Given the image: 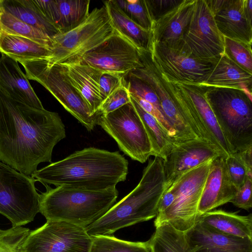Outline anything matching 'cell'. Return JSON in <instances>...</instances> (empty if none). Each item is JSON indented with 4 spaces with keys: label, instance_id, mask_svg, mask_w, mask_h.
Returning <instances> with one entry per match:
<instances>
[{
    "label": "cell",
    "instance_id": "cell-1",
    "mask_svg": "<svg viewBox=\"0 0 252 252\" xmlns=\"http://www.w3.org/2000/svg\"><path fill=\"white\" fill-rule=\"evenodd\" d=\"M66 136L59 114L15 100L0 89V160L31 176L51 162L55 145Z\"/></svg>",
    "mask_w": 252,
    "mask_h": 252
},
{
    "label": "cell",
    "instance_id": "cell-2",
    "mask_svg": "<svg viewBox=\"0 0 252 252\" xmlns=\"http://www.w3.org/2000/svg\"><path fill=\"white\" fill-rule=\"evenodd\" d=\"M128 165L118 151L89 147L37 170L31 177L44 185L103 190L125 181Z\"/></svg>",
    "mask_w": 252,
    "mask_h": 252
},
{
    "label": "cell",
    "instance_id": "cell-3",
    "mask_svg": "<svg viewBox=\"0 0 252 252\" xmlns=\"http://www.w3.org/2000/svg\"><path fill=\"white\" fill-rule=\"evenodd\" d=\"M163 159H149L137 186L104 215L86 228L91 236L112 235L116 231L156 217L168 189Z\"/></svg>",
    "mask_w": 252,
    "mask_h": 252
},
{
    "label": "cell",
    "instance_id": "cell-4",
    "mask_svg": "<svg viewBox=\"0 0 252 252\" xmlns=\"http://www.w3.org/2000/svg\"><path fill=\"white\" fill-rule=\"evenodd\" d=\"M39 194V213L47 221H62L86 228L104 215L115 203L116 188L88 190L44 185Z\"/></svg>",
    "mask_w": 252,
    "mask_h": 252
},
{
    "label": "cell",
    "instance_id": "cell-5",
    "mask_svg": "<svg viewBox=\"0 0 252 252\" xmlns=\"http://www.w3.org/2000/svg\"><path fill=\"white\" fill-rule=\"evenodd\" d=\"M142 65L129 73L147 83L157 94L162 110L177 134V145L198 138L201 125L189 95L179 83L168 81L153 61L150 52L140 50Z\"/></svg>",
    "mask_w": 252,
    "mask_h": 252
},
{
    "label": "cell",
    "instance_id": "cell-6",
    "mask_svg": "<svg viewBox=\"0 0 252 252\" xmlns=\"http://www.w3.org/2000/svg\"><path fill=\"white\" fill-rule=\"evenodd\" d=\"M204 86L232 154L252 148V98L237 89Z\"/></svg>",
    "mask_w": 252,
    "mask_h": 252
},
{
    "label": "cell",
    "instance_id": "cell-7",
    "mask_svg": "<svg viewBox=\"0 0 252 252\" xmlns=\"http://www.w3.org/2000/svg\"><path fill=\"white\" fill-rule=\"evenodd\" d=\"M115 33L105 6L95 8L76 28L52 38V56L47 61L51 64H77L85 54Z\"/></svg>",
    "mask_w": 252,
    "mask_h": 252
},
{
    "label": "cell",
    "instance_id": "cell-8",
    "mask_svg": "<svg viewBox=\"0 0 252 252\" xmlns=\"http://www.w3.org/2000/svg\"><path fill=\"white\" fill-rule=\"evenodd\" d=\"M20 63L29 80L42 85L88 131L98 125L102 113L93 114L81 94L67 80L60 64H51L47 60Z\"/></svg>",
    "mask_w": 252,
    "mask_h": 252
},
{
    "label": "cell",
    "instance_id": "cell-9",
    "mask_svg": "<svg viewBox=\"0 0 252 252\" xmlns=\"http://www.w3.org/2000/svg\"><path fill=\"white\" fill-rule=\"evenodd\" d=\"M36 180L0 160V214L12 226H22L39 213V194Z\"/></svg>",
    "mask_w": 252,
    "mask_h": 252
},
{
    "label": "cell",
    "instance_id": "cell-10",
    "mask_svg": "<svg viewBox=\"0 0 252 252\" xmlns=\"http://www.w3.org/2000/svg\"><path fill=\"white\" fill-rule=\"evenodd\" d=\"M214 159L184 173L170 186L175 192L174 201L167 209L157 216L155 227L166 221L176 229L185 232L196 223L199 218V203Z\"/></svg>",
    "mask_w": 252,
    "mask_h": 252
},
{
    "label": "cell",
    "instance_id": "cell-11",
    "mask_svg": "<svg viewBox=\"0 0 252 252\" xmlns=\"http://www.w3.org/2000/svg\"><path fill=\"white\" fill-rule=\"evenodd\" d=\"M98 125L116 141L121 150L133 160L143 163L153 156L143 123L131 101L108 114H101Z\"/></svg>",
    "mask_w": 252,
    "mask_h": 252
},
{
    "label": "cell",
    "instance_id": "cell-12",
    "mask_svg": "<svg viewBox=\"0 0 252 252\" xmlns=\"http://www.w3.org/2000/svg\"><path fill=\"white\" fill-rule=\"evenodd\" d=\"M179 49L214 63L224 53V36L218 30L206 0H195L193 13Z\"/></svg>",
    "mask_w": 252,
    "mask_h": 252
},
{
    "label": "cell",
    "instance_id": "cell-13",
    "mask_svg": "<svg viewBox=\"0 0 252 252\" xmlns=\"http://www.w3.org/2000/svg\"><path fill=\"white\" fill-rule=\"evenodd\" d=\"M93 238L86 228L62 221H47L30 231L22 252H89Z\"/></svg>",
    "mask_w": 252,
    "mask_h": 252
},
{
    "label": "cell",
    "instance_id": "cell-14",
    "mask_svg": "<svg viewBox=\"0 0 252 252\" xmlns=\"http://www.w3.org/2000/svg\"><path fill=\"white\" fill-rule=\"evenodd\" d=\"M151 58L168 81L179 84L202 85L215 63L198 59L181 49L170 48L152 41Z\"/></svg>",
    "mask_w": 252,
    "mask_h": 252
},
{
    "label": "cell",
    "instance_id": "cell-15",
    "mask_svg": "<svg viewBox=\"0 0 252 252\" xmlns=\"http://www.w3.org/2000/svg\"><path fill=\"white\" fill-rule=\"evenodd\" d=\"M140 55V50L133 44L115 32L85 54L78 63L91 66L102 73L125 75L142 65Z\"/></svg>",
    "mask_w": 252,
    "mask_h": 252
},
{
    "label": "cell",
    "instance_id": "cell-16",
    "mask_svg": "<svg viewBox=\"0 0 252 252\" xmlns=\"http://www.w3.org/2000/svg\"><path fill=\"white\" fill-rule=\"evenodd\" d=\"M220 156L225 158L215 145L198 138L176 145L163 159L168 188L184 173Z\"/></svg>",
    "mask_w": 252,
    "mask_h": 252
},
{
    "label": "cell",
    "instance_id": "cell-17",
    "mask_svg": "<svg viewBox=\"0 0 252 252\" xmlns=\"http://www.w3.org/2000/svg\"><path fill=\"white\" fill-rule=\"evenodd\" d=\"M206 0L224 37L252 45V23L246 17L244 0Z\"/></svg>",
    "mask_w": 252,
    "mask_h": 252
},
{
    "label": "cell",
    "instance_id": "cell-18",
    "mask_svg": "<svg viewBox=\"0 0 252 252\" xmlns=\"http://www.w3.org/2000/svg\"><path fill=\"white\" fill-rule=\"evenodd\" d=\"M185 232L189 252H252V239L222 234L199 221Z\"/></svg>",
    "mask_w": 252,
    "mask_h": 252
},
{
    "label": "cell",
    "instance_id": "cell-19",
    "mask_svg": "<svg viewBox=\"0 0 252 252\" xmlns=\"http://www.w3.org/2000/svg\"><path fill=\"white\" fill-rule=\"evenodd\" d=\"M225 158L220 156L212 161L197 209L199 217L230 202L238 191L229 177Z\"/></svg>",
    "mask_w": 252,
    "mask_h": 252
},
{
    "label": "cell",
    "instance_id": "cell-20",
    "mask_svg": "<svg viewBox=\"0 0 252 252\" xmlns=\"http://www.w3.org/2000/svg\"><path fill=\"white\" fill-rule=\"evenodd\" d=\"M195 2V0H183L158 18L151 30L152 40L172 48L179 49Z\"/></svg>",
    "mask_w": 252,
    "mask_h": 252
},
{
    "label": "cell",
    "instance_id": "cell-21",
    "mask_svg": "<svg viewBox=\"0 0 252 252\" xmlns=\"http://www.w3.org/2000/svg\"><path fill=\"white\" fill-rule=\"evenodd\" d=\"M18 62L4 54L0 57V89L13 99L35 108L44 109Z\"/></svg>",
    "mask_w": 252,
    "mask_h": 252
},
{
    "label": "cell",
    "instance_id": "cell-22",
    "mask_svg": "<svg viewBox=\"0 0 252 252\" xmlns=\"http://www.w3.org/2000/svg\"><path fill=\"white\" fill-rule=\"evenodd\" d=\"M180 84L192 102L202 128L210 142L216 146L225 158L231 155L230 148L206 97L205 87L196 84Z\"/></svg>",
    "mask_w": 252,
    "mask_h": 252
},
{
    "label": "cell",
    "instance_id": "cell-23",
    "mask_svg": "<svg viewBox=\"0 0 252 252\" xmlns=\"http://www.w3.org/2000/svg\"><path fill=\"white\" fill-rule=\"evenodd\" d=\"M61 65L67 80L81 94L93 114L101 113L100 107L103 99L99 88V79L102 72L78 63Z\"/></svg>",
    "mask_w": 252,
    "mask_h": 252
},
{
    "label": "cell",
    "instance_id": "cell-24",
    "mask_svg": "<svg viewBox=\"0 0 252 252\" xmlns=\"http://www.w3.org/2000/svg\"><path fill=\"white\" fill-rule=\"evenodd\" d=\"M201 85L241 90L252 98V74L238 66L224 53Z\"/></svg>",
    "mask_w": 252,
    "mask_h": 252
},
{
    "label": "cell",
    "instance_id": "cell-25",
    "mask_svg": "<svg viewBox=\"0 0 252 252\" xmlns=\"http://www.w3.org/2000/svg\"><path fill=\"white\" fill-rule=\"evenodd\" d=\"M103 2L115 32L131 42L139 50L150 52L152 38L151 31L143 28L129 19L114 0Z\"/></svg>",
    "mask_w": 252,
    "mask_h": 252
},
{
    "label": "cell",
    "instance_id": "cell-26",
    "mask_svg": "<svg viewBox=\"0 0 252 252\" xmlns=\"http://www.w3.org/2000/svg\"><path fill=\"white\" fill-rule=\"evenodd\" d=\"M223 234L252 239V216H240L221 210L201 215L198 220Z\"/></svg>",
    "mask_w": 252,
    "mask_h": 252
},
{
    "label": "cell",
    "instance_id": "cell-27",
    "mask_svg": "<svg viewBox=\"0 0 252 252\" xmlns=\"http://www.w3.org/2000/svg\"><path fill=\"white\" fill-rule=\"evenodd\" d=\"M0 52L18 62L49 60L50 47L30 39L9 34L1 30Z\"/></svg>",
    "mask_w": 252,
    "mask_h": 252
},
{
    "label": "cell",
    "instance_id": "cell-28",
    "mask_svg": "<svg viewBox=\"0 0 252 252\" xmlns=\"http://www.w3.org/2000/svg\"><path fill=\"white\" fill-rule=\"evenodd\" d=\"M2 9L48 35L52 39L60 33L42 14L33 0H0Z\"/></svg>",
    "mask_w": 252,
    "mask_h": 252
},
{
    "label": "cell",
    "instance_id": "cell-29",
    "mask_svg": "<svg viewBox=\"0 0 252 252\" xmlns=\"http://www.w3.org/2000/svg\"><path fill=\"white\" fill-rule=\"evenodd\" d=\"M130 101L143 123L151 143L153 156L165 159L176 145L175 141L158 121L144 111L131 97Z\"/></svg>",
    "mask_w": 252,
    "mask_h": 252
},
{
    "label": "cell",
    "instance_id": "cell-30",
    "mask_svg": "<svg viewBox=\"0 0 252 252\" xmlns=\"http://www.w3.org/2000/svg\"><path fill=\"white\" fill-rule=\"evenodd\" d=\"M148 241L151 252H189L185 232L164 221L156 226Z\"/></svg>",
    "mask_w": 252,
    "mask_h": 252
},
{
    "label": "cell",
    "instance_id": "cell-31",
    "mask_svg": "<svg viewBox=\"0 0 252 252\" xmlns=\"http://www.w3.org/2000/svg\"><path fill=\"white\" fill-rule=\"evenodd\" d=\"M59 21L57 28L60 33L66 32L81 24L88 17L89 0H57Z\"/></svg>",
    "mask_w": 252,
    "mask_h": 252
},
{
    "label": "cell",
    "instance_id": "cell-32",
    "mask_svg": "<svg viewBox=\"0 0 252 252\" xmlns=\"http://www.w3.org/2000/svg\"><path fill=\"white\" fill-rule=\"evenodd\" d=\"M0 25L1 30L6 33L26 37L51 48L52 39L48 35L4 10L1 6Z\"/></svg>",
    "mask_w": 252,
    "mask_h": 252
},
{
    "label": "cell",
    "instance_id": "cell-33",
    "mask_svg": "<svg viewBox=\"0 0 252 252\" xmlns=\"http://www.w3.org/2000/svg\"><path fill=\"white\" fill-rule=\"evenodd\" d=\"M92 238L89 252H151L148 241H127L112 235H98Z\"/></svg>",
    "mask_w": 252,
    "mask_h": 252
},
{
    "label": "cell",
    "instance_id": "cell-34",
    "mask_svg": "<svg viewBox=\"0 0 252 252\" xmlns=\"http://www.w3.org/2000/svg\"><path fill=\"white\" fill-rule=\"evenodd\" d=\"M117 5L132 21L151 31L153 22L146 0H114Z\"/></svg>",
    "mask_w": 252,
    "mask_h": 252
},
{
    "label": "cell",
    "instance_id": "cell-35",
    "mask_svg": "<svg viewBox=\"0 0 252 252\" xmlns=\"http://www.w3.org/2000/svg\"><path fill=\"white\" fill-rule=\"evenodd\" d=\"M224 53L235 64L252 74V45L224 37Z\"/></svg>",
    "mask_w": 252,
    "mask_h": 252
},
{
    "label": "cell",
    "instance_id": "cell-36",
    "mask_svg": "<svg viewBox=\"0 0 252 252\" xmlns=\"http://www.w3.org/2000/svg\"><path fill=\"white\" fill-rule=\"evenodd\" d=\"M30 230L22 226H12L0 237V252H22L23 243Z\"/></svg>",
    "mask_w": 252,
    "mask_h": 252
},
{
    "label": "cell",
    "instance_id": "cell-37",
    "mask_svg": "<svg viewBox=\"0 0 252 252\" xmlns=\"http://www.w3.org/2000/svg\"><path fill=\"white\" fill-rule=\"evenodd\" d=\"M227 169L230 179L238 189L244 185L247 176L252 177L238 153L231 154L225 158Z\"/></svg>",
    "mask_w": 252,
    "mask_h": 252
},
{
    "label": "cell",
    "instance_id": "cell-38",
    "mask_svg": "<svg viewBox=\"0 0 252 252\" xmlns=\"http://www.w3.org/2000/svg\"><path fill=\"white\" fill-rule=\"evenodd\" d=\"M130 102L129 93L123 82V84L103 101L100 111L102 114H107Z\"/></svg>",
    "mask_w": 252,
    "mask_h": 252
},
{
    "label": "cell",
    "instance_id": "cell-39",
    "mask_svg": "<svg viewBox=\"0 0 252 252\" xmlns=\"http://www.w3.org/2000/svg\"><path fill=\"white\" fill-rule=\"evenodd\" d=\"M134 100L146 112L153 116L168 134L175 141L176 145L177 134L169 120L155 106L142 98L130 94Z\"/></svg>",
    "mask_w": 252,
    "mask_h": 252
},
{
    "label": "cell",
    "instance_id": "cell-40",
    "mask_svg": "<svg viewBox=\"0 0 252 252\" xmlns=\"http://www.w3.org/2000/svg\"><path fill=\"white\" fill-rule=\"evenodd\" d=\"M125 75L102 73L99 79V88L103 101L122 84Z\"/></svg>",
    "mask_w": 252,
    "mask_h": 252
},
{
    "label": "cell",
    "instance_id": "cell-41",
    "mask_svg": "<svg viewBox=\"0 0 252 252\" xmlns=\"http://www.w3.org/2000/svg\"><path fill=\"white\" fill-rule=\"evenodd\" d=\"M252 177L247 176L244 185L230 202L237 207L249 210L252 207Z\"/></svg>",
    "mask_w": 252,
    "mask_h": 252
},
{
    "label": "cell",
    "instance_id": "cell-42",
    "mask_svg": "<svg viewBox=\"0 0 252 252\" xmlns=\"http://www.w3.org/2000/svg\"><path fill=\"white\" fill-rule=\"evenodd\" d=\"M181 1L175 0H146V4L153 22V26L158 18L178 4Z\"/></svg>",
    "mask_w": 252,
    "mask_h": 252
},
{
    "label": "cell",
    "instance_id": "cell-43",
    "mask_svg": "<svg viewBox=\"0 0 252 252\" xmlns=\"http://www.w3.org/2000/svg\"><path fill=\"white\" fill-rule=\"evenodd\" d=\"M33 0L46 19L58 29L60 15L57 0Z\"/></svg>",
    "mask_w": 252,
    "mask_h": 252
},
{
    "label": "cell",
    "instance_id": "cell-44",
    "mask_svg": "<svg viewBox=\"0 0 252 252\" xmlns=\"http://www.w3.org/2000/svg\"><path fill=\"white\" fill-rule=\"evenodd\" d=\"M175 198L173 189L169 187L163 193L158 207V215H160L167 209L173 203Z\"/></svg>",
    "mask_w": 252,
    "mask_h": 252
},
{
    "label": "cell",
    "instance_id": "cell-45",
    "mask_svg": "<svg viewBox=\"0 0 252 252\" xmlns=\"http://www.w3.org/2000/svg\"><path fill=\"white\" fill-rule=\"evenodd\" d=\"M242 158L249 172L252 174V148L242 152L238 153Z\"/></svg>",
    "mask_w": 252,
    "mask_h": 252
},
{
    "label": "cell",
    "instance_id": "cell-46",
    "mask_svg": "<svg viewBox=\"0 0 252 252\" xmlns=\"http://www.w3.org/2000/svg\"><path fill=\"white\" fill-rule=\"evenodd\" d=\"M243 3L246 17L248 21L252 23V0H244Z\"/></svg>",
    "mask_w": 252,
    "mask_h": 252
},
{
    "label": "cell",
    "instance_id": "cell-47",
    "mask_svg": "<svg viewBox=\"0 0 252 252\" xmlns=\"http://www.w3.org/2000/svg\"><path fill=\"white\" fill-rule=\"evenodd\" d=\"M6 232V230L0 229V237L2 236Z\"/></svg>",
    "mask_w": 252,
    "mask_h": 252
},
{
    "label": "cell",
    "instance_id": "cell-48",
    "mask_svg": "<svg viewBox=\"0 0 252 252\" xmlns=\"http://www.w3.org/2000/svg\"><path fill=\"white\" fill-rule=\"evenodd\" d=\"M0 11H1V5L0 4ZM0 32H1V28H0Z\"/></svg>",
    "mask_w": 252,
    "mask_h": 252
}]
</instances>
